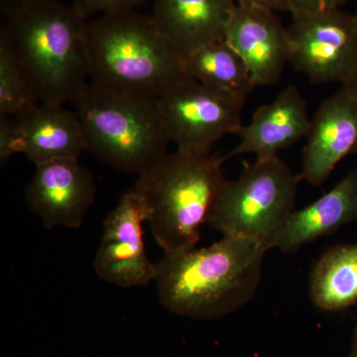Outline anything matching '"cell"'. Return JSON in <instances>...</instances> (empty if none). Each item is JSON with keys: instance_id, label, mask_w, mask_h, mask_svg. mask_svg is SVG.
I'll return each mask as SVG.
<instances>
[{"instance_id": "cell-14", "label": "cell", "mask_w": 357, "mask_h": 357, "mask_svg": "<svg viewBox=\"0 0 357 357\" xmlns=\"http://www.w3.org/2000/svg\"><path fill=\"white\" fill-rule=\"evenodd\" d=\"M17 152L35 165L79 159L88 151L79 116L64 105L39 103L27 114L15 117Z\"/></svg>"}, {"instance_id": "cell-18", "label": "cell", "mask_w": 357, "mask_h": 357, "mask_svg": "<svg viewBox=\"0 0 357 357\" xmlns=\"http://www.w3.org/2000/svg\"><path fill=\"white\" fill-rule=\"evenodd\" d=\"M183 67L188 77L225 93L248 96L255 88L243 59L225 39L185 54Z\"/></svg>"}, {"instance_id": "cell-9", "label": "cell", "mask_w": 357, "mask_h": 357, "mask_svg": "<svg viewBox=\"0 0 357 357\" xmlns=\"http://www.w3.org/2000/svg\"><path fill=\"white\" fill-rule=\"evenodd\" d=\"M144 222H148L146 204L132 188L122 195L103 223L93 259V269L100 279L121 288L143 287L155 282L157 263L147 256Z\"/></svg>"}, {"instance_id": "cell-13", "label": "cell", "mask_w": 357, "mask_h": 357, "mask_svg": "<svg viewBox=\"0 0 357 357\" xmlns=\"http://www.w3.org/2000/svg\"><path fill=\"white\" fill-rule=\"evenodd\" d=\"M310 126L307 102L299 89L290 84L271 102L256 109L237 134L241 142L222 157L223 161L244 154H255L257 158L278 156L282 150L306 138Z\"/></svg>"}, {"instance_id": "cell-10", "label": "cell", "mask_w": 357, "mask_h": 357, "mask_svg": "<svg viewBox=\"0 0 357 357\" xmlns=\"http://www.w3.org/2000/svg\"><path fill=\"white\" fill-rule=\"evenodd\" d=\"M36 166L26 188L28 208L41 218L46 229H79L95 203L93 173L77 159L57 160Z\"/></svg>"}, {"instance_id": "cell-23", "label": "cell", "mask_w": 357, "mask_h": 357, "mask_svg": "<svg viewBox=\"0 0 357 357\" xmlns=\"http://www.w3.org/2000/svg\"><path fill=\"white\" fill-rule=\"evenodd\" d=\"M236 6L264 9L272 13H290V0H236Z\"/></svg>"}, {"instance_id": "cell-8", "label": "cell", "mask_w": 357, "mask_h": 357, "mask_svg": "<svg viewBox=\"0 0 357 357\" xmlns=\"http://www.w3.org/2000/svg\"><path fill=\"white\" fill-rule=\"evenodd\" d=\"M291 15L289 63L312 84L347 83L357 70L356 14L340 8Z\"/></svg>"}, {"instance_id": "cell-22", "label": "cell", "mask_w": 357, "mask_h": 357, "mask_svg": "<svg viewBox=\"0 0 357 357\" xmlns=\"http://www.w3.org/2000/svg\"><path fill=\"white\" fill-rule=\"evenodd\" d=\"M347 0H290L291 14L314 13L342 8Z\"/></svg>"}, {"instance_id": "cell-4", "label": "cell", "mask_w": 357, "mask_h": 357, "mask_svg": "<svg viewBox=\"0 0 357 357\" xmlns=\"http://www.w3.org/2000/svg\"><path fill=\"white\" fill-rule=\"evenodd\" d=\"M223 159L176 150L138 174L133 189L144 199L148 222L164 255L196 248L225 178Z\"/></svg>"}, {"instance_id": "cell-12", "label": "cell", "mask_w": 357, "mask_h": 357, "mask_svg": "<svg viewBox=\"0 0 357 357\" xmlns=\"http://www.w3.org/2000/svg\"><path fill=\"white\" fill-rule=\"evenodd\" d=\"M225 40L243 59L255 86H266L281 79L289 63L287 28L277 13L236 6Z\"/></svg>"}, {"instance_id": "cell-7", "label": "cell", "mask_w": 357, "mask_h": 357, "mask_svg": "<svg viewBox=\"0 0 357 357\" xmlns=\"http://www.w3.org/2000/svg\"><path fill=\"white\" fill-rule=\"evenodd\" d=\"M245 100L246 96L218 91L185 77L164 91L157 105L178 151L210 153L215 141L241 131Z\"/></svg>"}, {"instance_id": "cell-5", "label": "cell", "mask_w": 357, "mask_h": 357, "mask_svg": "<svg viewBox=\"0 0 357 357\" xmlns=\"http://www.w3.org/2000/svg\"><path fill=\"white\" fill-rule=\"evenodd\" d=\"M88 151L124 172L140 174L167 154L171 142L157 100L91 83L72 102Z\"/></svg>"}, {"instance_id": "cell-11", "label": "cell", "mask_w": 357, "mask_h": 357, "mask_svg": "<svg viewBox=\"0 0 357 357\" xmlns=\"http://www.w3.org/2000/svg\"><path fill=\"white\" fill-rule=\"evenodd\" d=\"M301 178L319 185L337 164L357 152V100L344 88L326 98L311 119Z\"/></svg>"}, {"instance_id": "cell-2", "label": "cell", "mask_w": 357, "mask_h": 357, "mask_svg": "<svg viewBox=\"0 0 357 357\" xmlns=\"http://www.w3.org/2000/svg\"><path fill=\"white\" fill-rule=\"evenodd\" d=\"M88 49L89 82L109 91L157 100L188 77L183 56L137 10L89 20Z\"/></svg>"}, {"instance_id": "cell-6", "label": "cell", "mask_w": 357, "mask_h": 357, "mask_svg": "<svg viewBox=\"0 0 357 357\" xmlns=\"http://www.w3.org/2000/svg\"><path fill=\"white\" fill-rule=\"evenodd\" d=\"M302 180L278 156L257 158L223 182L206 225L222 236L270 243L295 206Z\"/></svg>"}, {"instance_id": "cell-19", "label": "cell", "mask_w": 357, "mask_h": 357, "mask_svg": "<svg viewBox=\"0 0 357 357\" xmlns=\"http://www.w3.org/2000/svg\"><path fill=\"white\" fill-rule=\"evenodd\" d=\"M40 103L6 22L0 25V116L20 117Z\"/></svg>"}, {"instance_id": "cell-1", "label": "cell", "mask_w": 357, "mask_h": 357, "mask_svg": "<svg viewBox=\"0 0 357 357\" xmlns=\"http://www.w3.org/2000/svg\"><path fill=\"white\" fill-rule=\"evenodd\" d=\"M267 251L252 239L222 236L203 248L164 255L155 279L160 304L192 319L234 314L257 294Z\"/></svg>"}, {"instance_id": "cell-21", "label": "cell", "mask_w": 357, "mask_h": 357, "mask_svg": "<svg viewBox=\"0 0 357 357\" xmlns=\"http://www.w3.org/2000/svg\"><path fill=\"white\" fill-rule=\"evenodd\" d=\"M16 150L15 119L2 115L0 116V164L6 165Z\"/></svg>"}, {"instance_id": "cell-20", "label": "cell", "mask_w": 357, "mask_h": 357, "mask_svg": "<svg viewBox=\"0 0 357 357\" xmlns=\"http://www.w3.org/2000/svg\"><path fill=\"white\" fill-rule=\"evenodd\" d=\"M72 6L84 17L100 16L119 11L137 10L147 0H70Z\"/></svg>"}, {"instance_id": "cell-25", "label": "cell", "mask_w": 357, "mask_h": 357, "mask_svg": "<svg viewBox=\"0 0 357 357\" xmlns=\"http://www.w3.org/2000/svg\"><path fill=\"white\" fill-rule=\"evenodd\" d=\"M342 88H344L345 91H349V93L357 100V70L352 75L351 79L342 84Z\"/></svg>"}, {"instance_id": "cell-16", "label": "cell", "mask_w": 357, "mask_h": 357, "mask_svg": "<svg viewBox=\"0 0 357 357\" xmlns=\"http://www.w3.org/2000/svg\"><path fill=\"white\" fill-rule=\"evenodd\" d=\"M236 0H153L150 14L161 34L184 56L225 39Z\"/></svg>"}, {"instance_id": "cell-15", "label": "cell", "mask_w": 357, "mask_h": 357, "mask_svg": "<svg viewBox=\"0 0 357 357\" xmlns=\"http://www.w3.org/2000/svg\"><path fill=\"white\" fill-rule=\"evenodd\" d=\"M354 222H357V169L312 204L294 210L275 234L270 249L296 251Z\"/></svg>"}, {"instance_id": "cell-3", "label": "cell", "mask_w": 357, "mask_h": 357, "mask_svg": "<svg viewBox=\"0 0 357 357\" xmlns=\"http://www.w3.org/2000/svg\"><path fill=\"white\" fill-rule=\"evenodd\" d=\"M88 18L41 0L6 24L40 102L72 103L89 82Z\"/></svg>"}, {"instance_id": "cell-27", "label": "cell", "mask_w": 357, "mask_h": 357, "mask_svg": "<svg viewBox=\"0 0 357 357\" xmlns=\"http://www.w3.org/2000/svg\"><path fill=\"white\" fill-rule=\"evenodd\" d=\"M354 14H356V18H357V11H356V13H354Z\"/></svg>"}, {"instance_id": "cell-26", "label": "cell", "mask_w": 357, "mask_h": 357, "mask_svg": "<svg viewBox=\"0 0 357 357\" xmlns=\"http://www.w3.org/2000/svg\"><path fill=\"white\" fill-rule=\"evenodd\" d=\"M347 357H357V324L352 335L351 349Z\"/></svg>"}, {"instance_id": "cell-17", "label": "cell", "mask_w": 357, "mask_h": 357, "mask_svg": "<svg viewBox=\"0 0 357 357\" xmlns=\"http://www.w3.org/2000/svg\"><path fill=\"white\" fill-rule=\"evenodd\" d=\"M310 298L330 312L357 304V243L340 244L321 256L310 276Z\"/></svg>"}, {"instance_id": "cell-24", "label": "cell", "mask_w": 357, "mask_h": 357, "mask_svg": "<svg viewBox=\"0 0 357 357\" xmlns=\"http://www.w3.org/2000/svg\"><path fill=\"white\" fill-rule=\"evenodd\" d=\"M39 1L41 0H0V13L7 21Z\"/></svg>"}]
</instances>
